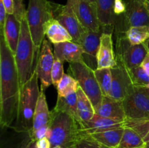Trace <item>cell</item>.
Returning a JSON list of instances; mask_svg holds the SVG:
<instances>
[{
  "mask_svg": "<svg viewBox=\"0 0 149 148\" xmlns=\"http://www.w3.org/2000/svg\"><path fill=\"white\" fill-rule=\"evenodd\" d=\"M0 125L10 127L16 118L20 84L15 55L0 34Z\"/></svg>",
  "mask_w": 149,
  "mask_h": 148,
  "instance_id": "6da1fadb",
  "label": "cell"
},
{
  "mask_svg": "<svg viewBox=\"0 0 149 148\" xmlns=\"http://www.w3.org/2000/svg\"><path fill=\"white\" fill-rule=\"evenodd\" d=\"M40 50L35 46L26 16L21 20L20 39L15 53L20 86L27 82L36 72Z\"/></svg>",
  "mask_w": 149,
  "mask_h": 148,
  "instance_id": "7a4b0ae2",
  "label": "cell"
},
{
  "mask_svg": "<svg viewBox=\"0 0 149 148\" xmlns=\"http://www.w3.org/2000/svg\"><path fill=\"white\" fill-rule=\"evenodd\" d=\"M36 72L20 87L14 129L18 133L29 132L33 128V118L40 91Z\"/></svg>",
  "mask_w": 149,
  "mask_h": 148,
  "instance_id": "3957f363",
  "label": "cell"
},
{
  "mask_svg": "<svg viewBox=\"0 0 149 148\" xmlns=\"http://www.w3.org/2000/svg\"><path fill=\"white\" fill-rule=\"evenodd\" d=\"M50 135L49 140L51 147L61 146L71 148L82 133L81 123L71 115L63 111L52 110L49 122Z\"/></svg>",
  "mask_w": 149,
  "mask_h": 148,
  "instance_id": "277c9868",
  "label": "cell"
},
{
  "mask_svg": "<svg viewBox=\"0 0 149 148\" xmlns=\"http://www.w3.org/2000/svg\"><path fill=\"white\" fill-rule=\"evenodd\" d=\"M55 4L48 0H29L26 19L35 46L40 50L47 24L54 18Z\"/></svg>",
  "mask_w": 149,
  "mask_h": 148,
  "instance_id": "5b68a950",
  "label": "cell"
},
{
  "mask_svg": "<svg viewBox=\"0 0 149 148\" xmlns=\"http://www.w3.org/2000/svg\"><path fill=\"white\" fill-rule=\"evenodd\" d=\"M68 71L79 82L84 92L93 103L95 110L101 103L103 95L95 74V71L83 60L69 63Z\"/></svg>",
  "mask_w": 149,
  "mask_h": 148,
  "instance_id": "8992f818",
  "label": "cell"
},
{
  "mask_svg": "<svg viewBox=\"0 0 149 148\" xmlns=\"http://www.w3.org/2000/svg\"><path fill=\"white\" fill-rule=\"evenodd\" d=\"M116 49V61L122 62L128 70L141 66L148 53L143 44H131L125 32L119 33Z\"/></svg>",
  "mask_w": 149,
  "mask_h": 148,
  "instance_id": "52a82bcc",
  "label": "cell"
},
{
  "mask_svg": "<svg viewBox=\"0 0 149 148\" xmlns=\"http://www.w3.org/2000/svg\"><path fill=\"white\" fill-rule=\"evenodd\" d=\"M126 118H149V96L143 87L135 90L122 101Z\"/></svg>",
  "mask_w": 149,
  "mask_h": 148,
  "instance_id": "ba28073f",
  "label": "cell"
},
{
  "mask_svg": "<svg viewBox=\"0 0 149 148\" xmlns=\"http://www.w3.org/2000/svg\"><path fill=\"white\" fill-rule=\"evenodd\" d=\"M117 65L111 68L112 85L109 97L118 101H123L135 90L127 68L121 62L116 61Z\"/></svg>",
  "mask_w": 149,
  "mask_h": 148,
  "instance_id": "9c48e42d",
  "label": "cell"
},
{
  "mask_svg": "<svg viewBox=\"0 0 149 148\" xmlns=\"http://www.w3.org/2000/svg\"><path fill=\"white\" fill-rule=\"evenodd\" d=\"M67 3L71 6L86 30L104 32L99 21L95 4L87 0H67Z\"/></svg>",
  "mask_w": 149,
  "mask_h": 148,
  "instance_id": "30bf717a",
  "label": "cell"
},
{
  "mask_svg": "<svg viewBox=\"0 0 149 148\" xmlns=\"http://www.w3.org/2000/svg\"><path fill=\"white\" fill-rule=\"evenodd\" d=\"M54 18L56 19L68 31L73 39V41L78 43L86 29L81 24L74 10L69 4L65 5L55 4Z\"/></svg>",
  "mask_w": 149,
  "mask_h": 148,
  "instance_id": "8fae6325",
  "label": "cell"
},
{
  "mask_svg": "<svg viewBox=\"0 0 149 148\" xmlns=\"http://www.w3.org/2000/svg\"><path fill=\"white\" fill-rule=\"evenodd\" d=\"M55 56L52 52L50 44L47 39L43 41L41 47L40 53L38 58L36 72L39 80L41 81V90L45 91L52 84V73Z\"/></svg>",
  "mask_w": 149,
  "mask_h": 148,
  "instance_id": "7c38bea8",
  "label": "cell"
},
{
  "mask_svg": "<svg viewBox=\"0 0 149 148\" xmlns=\"http://www.w3.org/2000/svg\"><path fill=\"white\" fill-rule=\"evenodd\" d=\"M103 31L87 30L77 44L82 49V59L89 67L95 71L97 68V55Z\"/></svg>",
  "mask_w": 149,
  "mask_h": 148,
  "instance_id": "4fadbf2b",
  "label": "cell"
},
{
  "mask_svg": "<svg viewBox=\"0 0 149 148\" xmlns=\"http://www.w3.org/2000/svg\"><path fill=\"white\" fill-rule=\"evenodd\" d=\"M127 11L125 23L127 29L131 27L149 26V10L146 0H125Z\"/></svg>",
  "mask_w": 149,
  "mask_h": 148,
  "instance_id": "5bb4252c",
  "label": "cell"
},
{
  "mask_svg": "<svg viewBox=\"0 0 149 148\" xmlns=\"http://www.w3.org/2000/svg\"><path fill=\"white\" fill-rule=\"evenodd\" d=\"M97 68H113L117 65L113 47L111 33L103 32L100 36V42L97 55Z\"/></svg>",
  "mask_w": 149,
  "mask_h": 148,
  "instance_id": "9a60e30c",
  "label": "cell"
},
{
  "mask_svg": "<svg viewBox=\"0 0 149 148\" xmlns=\"http://www.w3.org/2000/svg\"><path fill=\"white\" fill-rule=\"evenodd\" d=\"M95 113L102 117L125 121L126 119L125 109L122 101H118L109 97H104L100 105L95 109Z\"/></svg>",
  "mask_w": 149,
  "mask_h": 148,
  "instance_id": "2e32d148",
  "label": "cell"
},
{
  "mask_svg": "<svg viewBox=\"0 0 149 148\" xmlns=\"http://www.w3.org/2000/svg\"><path fill=\"white\" fill-rule=\"evenodd\" d=\"M124 123L125 121H119V120L102 117L95 113L90 120L81 125V131L87 134H92V133H98L110 129L125 127Z\"/></svg>",
  "mask_w": 149,
  "mask_h": 148,
  "instance_id": "e0dca14e",
  "label": "cell"
},
{
  "mask_svg": "<svg viewBox=\"0 0 149 148\" xmlns=\"http://www.w3.org/2000/svg\"><path fill=\"white\" fill-rule=\"evenodd\" d=\"M53 53L55 57L63 62L73 63L83 60L81 46L74 41H65L54 44Z\"/></svg>",
  "mask_w": 149,
  "mask_h": 148,
  "instance_id": "ac0fdd59",
  "label": "cell"
},
{
  "mask_svg": "<svg viewBox=\"0 0 149 148\" xmlns=\"http://www.w3.org/2000/svg\"><path fill=\"white\" fill-rule=\"evenodd\" d=\"M20 26L21 22L17 20L14 14H7L3 33L1 34H3L7 46L14 55L17 49V44L20 39Z\"/></svg>",
  "mask_w": 149,
  "mask_h": 148,
  "instance_id": "d6986e66",
  "label": "cell"
},
{
  "mask_svg": "<svg viewBox=\"0 0 149 148\" xmlns=\"http://www.w3.org/2000/svg\"><path fill=\"white\" fill-rule=\"evenodd\" d=\"M51 119V111L48 108L46 96L44 91H40L37 104L35 109L33 118V128L31 131H34L41 127L49 124ZM30 131V132H31Z\"/></svg>",
  "mask_w": 149,
  "mask_h": 148,
  "instance_id": "ffe728a7",
  "label": "cell"
},
{
  "mask_svg": "<svg viewBox=\"0 0 149 148\" xmlns=\"http://www.w3.org/2000/svg\"><path fill=\"white\" fill-rule=\"evenodd\" d=\"M45 36L53 44L65 41H73V39L68 30L56 20L53 18L47 23L45 28Z\"/></svg>",
  "mask_w": 149,
  "mask_h": 148,
  "instance_id": "44dd1931",
  "label": "cell"
},
{
  "mask_svg": "<svg viewBox=\"0 0 149 148\" xmlns=\"http://www.w3.org/2000/svg\"><path fill=\"white\" fill-rule=\"evenodd\" d=\"M77 112L81 125L90 120L95 114V110L87 94L79 86L77 91Z\"/></svg>",
  "mask_w": 149,
  "mask_h": 148,
  "instance_id": "7402d4cb",
  "label": "cell"
},
{
  "mask_svg": "<svg viewBox=\"0 0 149 148\" xmlns=\"http://www.w3.org/2000/svg\"><path fill=\"white\" fill-rule=\"evenodd\" d=\"M114 1L115 0H96L97 16L103 30L105 28L111 27L114 23Z\"/></svg>",
  "mask_w": 149,
  "mask_h": 148,
  "instance_id": "603a6c76",
  "label": "cell"
},
{
  "mask_svg": "<svg viewBox=\"0 0 149 148\" xmlns=\"http://www.w3.org/2000/svg\"><path fill=\"white\" fill-rule=\"evenodd\" d=\"M125 127H120L90 135L100 145L109 148H117L122 139Z\"/></svg>",
  "mask_w": 149,
  "mask_h": 148,
  "instance_id": "cb8c5ba5",
  "label": "cell"
},
{
  "mask_svg": "<svg viewBox=\"0 0 149 148\" xmlns=\"http://www.w3.org/2000/svg\"><path fill=\"white\" fill-rule=\"evenodd\" d=\"M54 110L63 111L71 115L79 121L77 112V91L71 93L65 97H58ZM80 123V121H79Z\"/></svg>",
  "mask_w": 149,
  "mask_h": 148,
  "instance_id": "d4e9b609",
  "label": "cell"
},
{
  "mask_svg": "<svg viewBox=\"0 0 149 148\" xmlns=\"http://www.w3.org/2000/svg\"><path fill=\"white\" fill-rule=\"evenodd\" d=\"M146 145L143 139L130 128L125 127L123 135L117 148H137Z\"/></svg>",
  "mask_w": 149,
  "mask_h": 148,
  "instance_id": "484cf974",
  "label": "cell"
},
{
  "mask_svg": "<svg viewBox=\"0 0 149 148\" xmlns=\"http://www.w3.org/2000/svg\"><path fill=\"white\" fill-rule=\"evenodd\" d=\"M125 126L133 129L143 139L146 144L149 142V118H127Z\"/></svg>",
  "mask_w": 149,
  "mask_h": 148,
  "instance_id": "4316f807",
  "label": "cell"
},
{
  "mask_svg": "<svg viewBox=\"0 0 149 148\" xmlns=\"http://www.w3.org/2000/svg\"><path fill=\"white\" fill-rule=\"evenodd\" d=\"M95 74L103 95L104 97H109L112 85L111 68L96 69Z\"/></svg>",
  "mask_w": 149,
  "mask_h": 148,
  "instance_id": "83f0119b",
  "label": "cell"
},
{
  "mask_svg": "<svg viewBox=\"0 0 149 148\" xmlns=\"http://www.w3.org/2000/svg\"><path fill=\"white\" fill-rule=\"evenodd\" d=\"M125 33L132 45L143 44L149 38V26L131 27L125 31Z\"/></svg>",
  "mask_w": 149,
  "mask_h": 148,
  "instance_id": "f1b7e54d",
  "label": "cell"
},
{
  "mask_svg": "<svg viewBox=\"0 0 149 148\" xmlns=\"http://www.w3.org/2000/svg\"><path fill=\"white\" fill-rule=\"evenodd\" d=\"M79 82L72 76L68 74L64 73L62 79L60 81L57 90L58 97H65L71 93L77 91Z\"/></svg>",
  "mask_w": 149,
  "mask_h": 148,
  "instance_id": "f546056e",
  "label": "cell"
},
{
  "mask_svg": "<svg viewBox=\"0 0 149 148\" xmlns=\"http://www.w3.org/2000/svg\"><path fill=\"white\" fill-rule=\"evenodd\" d=\"M128 71L135 86L149 88V75L141 65Z\"/></svg>",
  "mask_w": 149,
  "mask_h": 148,
  "instance_id": "4dcf8cb0",
  "label": "cell"
},
{
  "mask_svg": "<svg viewBox=\"0 0 149 148\" xmlns=\"http://www.w3.org/2000/svg\"><path fill=\"white\" fill-rule=\"evenodd\" d=\"M71 148H103V146L90 134L82 132L78 139L74 142Z\"/></svg>",
  "mask_w": 149,
  "mask_h": 148,
  "instance_id": "1f68e13d",
  "label": "cell"
},
{
  "mask_svg": "<svg viewBox=\"0 0 149 148\" xmlns=\"http://www.w3.org/2000/svg\"><path fill=\"white\" fill-rule=\"evenodd\" d=\"M63 75L64 73L63 62L58 58L55 57L52 73H51V78H52V84L56 89L59 84L60 81L62 79Z\"/></svg>",
  "mask_w": 149,
  "mask_h": 148,
  "instance_id": "d6a6232c",
  "label": "cell"
},
{
  "mask_svg": "<svg viewBox=\"0 0 149 148\" xmlns=\"http://www.w3.org/2000/svg\"><path fill=\"white\" fill-rule=\"evenodd\" d=\"M29 134L31 140L34 141V142H37L38 140L44 137H47L48 139L50 135V126H49V124L47 125L34 131L29 132Z\"/></svg>",
  "mask_w": 149,
  "mask_h": 148,
  "instance_id": "836d02e7",
  "label": "cell"
},
{
  "mask_svg": "<svg viewBox=\"0 0 149 148\" xmlns=\"http://www.w3.org/2000/svg\"><path fill=\"white\" fill-rule=\"evenodd\" d=\"M13 1L15 4L14 15L17 20L21 22L26 15V10L25 9L23 0H13Z\"/></svg>",
  "mask_w": 149,
  "mask_h": 148,
  "instance_id": "e575fe53",
  "label": "cell"
},
{
  "mask_svg": "<svg viewBox=\"0 0 149 148\" xmlns=\"http://www.w3.org/2000/svg\"><path fill=\"white\" fill-rule=\"evenodd\" d=\"M127 11V4L125 0H115L113 12L115 15H122Z\"/></svg>",
  "mask_w": 149,
  "mask_h": 148,
  "instance_id": "d590c367",
  "label": "cell"
},
{
  "mask_svg": "<svg viewBox=\"0 0 149 148\" xmlns=\"http://www.w3.org/2000/svg\"><path fill=\"white\" fill-rule=\"evenodd\" d=\"M7 13L4 7L2 1L0 0V34L3 33L4 26L5 24L6 18H7Z\"/></svg>",
  "mask_w": 149,
  "mask_h": 148,
  "instance_id": "8d00e7d4",
  "label": "cell"
},
{
  "mask_svg": "<svg viewBox=\"0 0 149 148\" xmlns=\"http://www.w3.org/2000/svg\"><path fill=\"white\" fill-rule=\"evenodd\" d=\"M8 15L14 14L15 4L13 0H1Z\"/></svg>",
  "mask_w": 149,
  "mask_h": 148,
  "instance_id": "74e56055",
  "label": "cell"
},
{
  "mask_svg": "<svg viewBox=\"0 0 149 148\" xmlns=\"http://www.w3.org/2000/svg\"><path fill=\"white\" fill-rule=\"evenodd\" d=\"M37 148H51V144L49 139L44 137L36 142Z\"/></svg>",
  "mask_w": 149,
  "mask_h": 148,
  "instance_id": "f35d334b",
  "label": "cell"
},
{
  "mask_svg": "<svg viewBox=\"0 0 149 148\" xmlns=\"http://www.w3.org/2000/svg\"><path fill=\"white\" fill-rule=\"evenodd\" d=\"M141 66L143 67V68L145 70L146 72L149 75V52L148 55H146L145 59H144L143 62L141 64Z\"/></svg>",
  "mask_w": 149,
  "mask_h": 148,
  "instance_id": "ab89813d",
  "label": "cell"
},
{
  "mask_svg": "<svg viewBox=\"0 0 149 148\" xmlns=\"http://www.w3.org/2000/svg\"><path fill=\"white\" fill-rule=\"evenodd\" d=\"M26 148H37V147H36V142H34V141H32L30 139V141L28 142Z\"/></svg>",
  "mask_w": 149,
  "mask_h": 148,
  "instance_id": "60d3db41",
  "label": "cell"
},
{
  "mask_svg": "<svg viewBox=\"0 0 149 148\" xmlns=\"http://www.w3.org/2000/svg\"><path fill=\"white\" fill-rule=\"evenodd\" d=\"M143 44H144V46H146V48L148 52H149V38L148 39H147L146 41L145 42H144Z\"/></svg>",
  "mask_w": 149,
  "mask_h": 148,
  "instance_id": "b9f144b4",
  "label": "cell"
},
{
  "mask_svg": "<svg viewBox=\"0 0 149 148\" xmlns=\"http://www.w3.org/2000/svg\"><path fill=\"white\" fill-rule=\"evenodd\" d=\"M143 88H144V90H145L147 94H148V95L149 96V88H145V87H143Z\"/></svg>",
  "mask_w": 149,
  "mask_h": 148,
  "instance_id": "7bdbcfd3",
  "label": "cell"
},
{
  "mask_svg": "<svg viewBox=\"0 0 149 148\" xmlns=\"http://www.w3.org/2000/svg\"><path fill=\"white\" fill-rule=\"evenodd\" d=\"M87 1H89L90 2L93 3V4H95V5H96V0H87Z\"/></svg>",
  "mask_w": 149,
  "mask_h": 148,
  "instance_id": "ee69618b",
  "label": "cell"
},
{
  "mask_svg": "<svg viewBox=\"0 0 149 148\" xmlns=\"http://www.w3.org/2000/svg\"><path fill=\"white\" fill-rule=\"evenodd\" d=\"M146 4L147 7H148V10H149V1H146Z\"/></svg>",
  "mask_w": 149,
  "mask_h": 148,
  "instance_id": "f6af8a7d",
  "label": "cell"
},
{
  "mask_svg": "<svg viewBox=\"0 0 149 148\" xmlns=\"http://www.w3.org/2000/svg\"><path fill=\"white\" fill-rule=\"evenodd\" d=\"M51 148H63V147H61V146H55V147H51Z\"/></svg>",
  "mask_w": 149,
  "mask_h": 148,
  "instance_id": "bcb514c9",
  "label": "cell"
},
{
  "mask_svg": "<svg viewBox=\"0 0 149 148\" xmlns=\"http://www.w3.org/2000/svg\"><path fill=\"white\" fill-rule=\"evenodd\" d=\"M137 148H148L146 147V145H145V146H143V147H137Z\"/></svg>",
  "mask_w": 149,
  "mask_h": 148,
  "instance_id": "7dc6e473",
  "label": "cell"
},
{
  "mask_svg": "<svg viewBox=\"0 0 149 148\" xmlns=\"http://www.w3.org/2000/svg\"><path fill=\"white\" fill-rule=\"evenodd\" d=\"M146 145L147 147L149 148V142H148V143H146Z\"/></svg>",
  "mask_w": 149,
  "mask_h": 148,
  "instance_id": "c3c4849f",
  "label": "cell"
},
{
  "mask_svg": "<svg viewBox=\"0 0 149 148\" xmlns=\"http://www.w3.org/2000/svg\"><path fill=\"white\" fill-rule=\"evenodd\" d=\"M102 146H103V148H109V147H108L104 146V145H102Z\"/></svg>",
  "mask_w": 149,
  "mask_h": 148,
  "instance_id": "681fc988",
  "label": "cell"
},
{
  "mask_svg": "<svg viewBox=\"0 0 149 148\" xmlns=\"http://www.w3.org/2000/svg\"><path fill=\"white\" fill-rule=\"evenodd\" d=\"M146 1H149V0H146Z\"/></svg>",
  "mask_w": 149,
  "mask_h": 148,
  "instance_id": "f907efd6",
  "label": "cell"
}]
</instances>
